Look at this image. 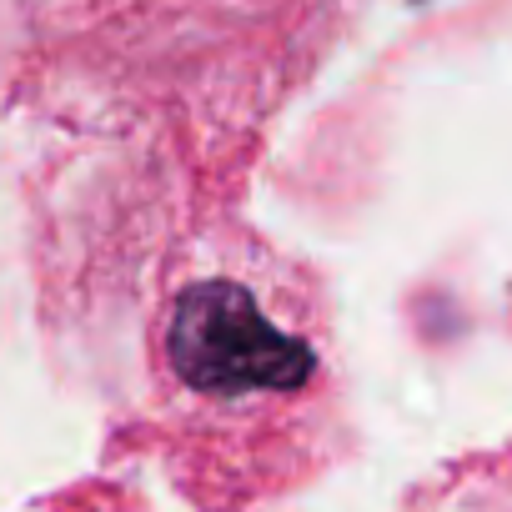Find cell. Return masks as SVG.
Listing matches in <instances>:
<instances>
[{
  "mask_svg": "<svg viewBox=\"0 0 512 512\" xmlns=\"http://www.w3.org/2000/svg\"><path fill=\"white\" fill-rule=\"evenodd\" d=\"M166 362L201 397L302 392L317 377L312 342L282 332L241 282L226 277L181 287L166 327Z\"/></svg>",
  "mask_w": 512,
  "mask_h": 512,
  "instance_id": "1",
  "label": "cell"
}]
</instances>
